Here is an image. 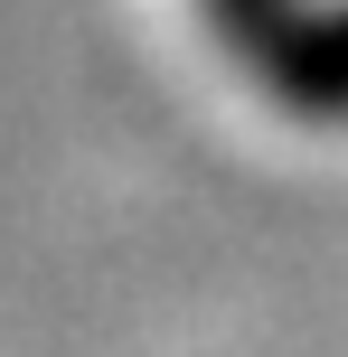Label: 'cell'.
Listing matches in <instances>:
<instances>
[{
  "instance_id": "1",
  "label": "cell",
  "mask_w": 348,
  "mask_h": 357,
  "mask_svg": "<svg viewBox=\"0 0 348 357\" xmlns=\"http://www.w3.org/2000/svg\"><path fill=\"white\" fill-rule=\"evenodd\" d=\"M245 75H255L282 113H301V123H348V0H301L292 29Z\"/></svg>"
},
{
  "instance_id": "2",
  "label": "cell",
  "mask_w": 348,
  "mask_h": 357,
  "mask_svg": "<svg viewBox=\"0 0 348 357\" xmlns=\"http://www.w3.org/2000/svg\"><path fill=\"white\" fill-rule=\"evenodd\" d=\"M198 10H207V29L226 38V56H236V66H255V56L273 47L282 29H292L301 0H198Z\"/></svg>"
}]
</instances>
